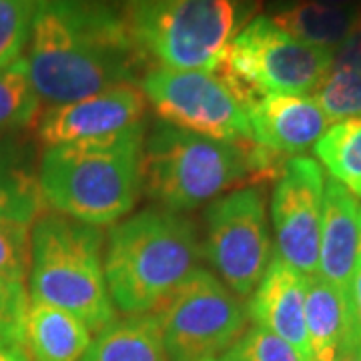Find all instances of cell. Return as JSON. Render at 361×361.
I'll use <instances>...</instances> for the list:
<instances>
[{
    "label": "cell",
    "mask_w": 361,
    "mask_h": 361,
    "mask_svg": "<svg viewBox=\"0 0 361 361\" xmlns=\"http://www.w3.org/2000/svg\"><path fill=\"white\" fill-rule=\"evenodd\" d=\"M265 0H127L125 18L142 56L175 71L213 73Z\"/></svg>",
    "instance_id": "cell-6"
},
{
    "label": "cell",
    "mask_w": 361,
    "mask_h": 361,
    "mask_svg": "<svg viewBox=\"0 0 361 361\" xmlns=\"http://www.w3.org/2000/svg\"><path fill=\"white\" fill-rule=\"evenodd\" d=\"M142 147L145 125L104 139L47 147L39 173L44 203L94 227L125 217L142 191Z\"/></svg>",
    "instance_id": "cell-3"
},
{
    "label": "cell",
    "mask_w": 361,
    "mask_h": 361,
    "mask_svg": "<svg viewBox=\"0 0 361 361\" xmlns=\"http://www.w3.org/2000/svg\"><path fill=\"white\" fill-rule=\"evenodd\" d=\"M23 59L35 92L52 106L137 85L151 71L125 13L103 0H39Z\"/></svg>",
    "instance_id": "cell-1"
},
{
    "label": "cell",
    "mask_w": 361,
    "mask_h": 361,
    "mask_svg": "<svg viewBox=\"0 0 361 361\" xmlns=\"http://www.w3.org/2000/svg\"><path fill=\"white\" fill-rule=\"evenodd\" d=\"M203 253L235 295L251 297L271 261L265 185H243L209 203Z\"/></svg>",
    "instance_id": "cell-9"
},
{
    "label": "cell",
    "mask_w": 361,
    "mask_h": 361,
    "mask_svg": "<svg viewBox=\"0 0 361 361\" xmlns=\"http://www.w3.org/2000/svg\"><path fill=\"white\" fill-rule=\"evenodd\" d=\"M305 291L307 275L275 253L257 289L251 293L247 315L255 325L285 339L303 360L315 361L305 323Z\"/></svg>",
    "instance_id": "cell-13"
},
{
    "label": "cell",
    "mask_w": 361,
    "mask_h": 361,
    "mask_svg": "<svg viewBox=\"0 0 361 361\" xmlns=\"http://www.w3.org/2000/svg\"><path fill=\"white\" fill-rule=\"evenodd\" d=\"M141 89L165 125L215 141H255L245 106L213 73L159 66L145 73Z\"/></svg>",
    "instance_id": "cell-10"
},
{
    "label": "cell",
    "mask_w": 361,
    "mask_h": 361,
    "mask_svg": "<svg viewBox=\"0 0 361 361\" xmlns=\"http://www.w3.org/2000/svg\"><path fill=\"white\" fill-rule=\"evenodd\" d=\"M78 361H169L155 315H130L111 323Z\"/></svg>",
    "instance_id": "cell-19"
},
{
    "label": "cell",
    "mask_w": 361,
    "mask_h": 361,
    "mask_svg": "<svg viewBox=\"0 0 361 361\" xmlns=\"http://www.w3.org/2000/svg\"><path fill=\"white\" fill-rule=\"evenodd\" d=\"M323 191L322 167L305 155L289 157L273 187L271 221L277 255L303 275L317 273Z\"/></svg>",
    "instance_id": "cell-11"
},
{
    "label": "cell",
    "mask_w": 361,
    "mask_h": 361,
    "mask_svg": "<svg viewBox=\"0 0 361 361\" xmlns=\"http://www.w3.org/2000/svg\"><path fill=\"white\" fill-rule=\"evenodd\" d=\"M247 115L255 142L283 157H295L313 147L331 123L305 94H265L247 109Z\"/></svg>",
    "instance_id": "cell-14"
},
{
    "label": "cell",
    "mask_w": 361,
    "mask_h": 361,
    "mask_svg": "<svg viewBox=\"0 0 361 361\" xmlns=\"http://www.w3.org/2000/svg\"><path fill=\"white\" fill-rule=\"evenodd\" d=\"M349 299H351V313H353V323H355V331H357V339H360L361 345V245L360 253H357V263H355L353 281H351Z\"/></svg>",
    "instance_id": "cell-29"
},
{
    "label": "cell",
    "mask_w": 361,
    "mask_h": 361,
    "mask_svg": "<svg viewBox=\"0 0 361 361\" xmlns=\"http://www.w3.org/2000/svg\"><path fill=\"white\" fill-rule=\"evenodd\" d=\"M205 361H217V360H205ZM219 361H229V360H227V357H223V360H219Z\"/></svg>",
    "instance_id": "cell-33"
},
{
    "label": "cell",
    "mask_w": 361,
    "mask_h": 361,
    "mask_svg": "<svg viewBox=\"0 0 361 361\" xmlns=\"http://www.w3.org/2000/svg\"><path fill=\"white\" fill-rule=\"evenodd\" d=\"M361 245V203L336 179L323 191L317 275L349 297Z\"/></svg>",
    "instance_id": "cell-15"
},
{
    "label": "cell",
    "mask_w": 361,
    "mask_h": 361,
    "mask_svg": "<svg viewBox=\"0 0 361 361\" xmlns=\"http://www.w3.org/2000/svg\"><path fill=\"white\" fill-rule=\"evenodd\" d=\"M267 18L293 39L336 51L357 18V4L339 6L319 0H275L267 8Z\"/></svg>",
    "instance_id": "cell-17"
},
{
    "label": "cell",
    "mask_w": 361,
    "mask_h": 361,
    "mask_svg": "<svg viewBox=\"0 0 361 361\" xmlns=\"http://www.w3.org/2000/svg\"><path fill=\"white\" fill-rule=\"evenodd\" d=\"M149 101L137 85H118L75 103L51 106L39 123L44 147L94 141L145 125Z\"/></svg>",
    "instance_id": "cell-12"
},
{
    "label": "cell",
    "mask_w": 361,
    "mask_h": 361,
    "mask_svg": "<svg viewBox=\"0 0 361 361\" xmlns=\"http://www.w3.org/2000/svg\"><path fill=\"white\" fill-rule=\"evenodd\" d=\"M305 323L315 361H337L345 357L361 360L351 299L317 273L307 275Z\"/></svg>",
    "instance_id": "cell-16"
},
{
    "label": "cell",
    "mask_w": 361,
    "mask_h": 361,
    "mask_svg": "<svg viewBox=\"0 0 361 361\" xmlns=\"http://www.w3.org/2000/svg\"><path fill=\"white\" fill-rule=\"evenodd\" d=\"M337 361H361L360 357H345V360H337Z\"/></svg>",
    "instance_id": "cell-32"
},
{
    "label": "cell",
    "mask_w": 361,
    "mask_h": 361,
    "mask_svg": "<svg viewBox=\"0 0 361 361\" xmlns=\"http://www.w3.org/2000/svg\"><path fill=\"white\" fill-rule=\"evenodd\" d=\"M30 301L65 310L99 334L116 322L104 277L103 233L94 225L47 213L30 231Z\"/></svg>",
    "instance_id": "cell-5"
},
{
    "label": "cell",
    "mask_w": 361,
    "mask_h": 361,
    "mask_svg": "<svg viewBox=\"0 0 361 361\" xmlns=\"http://www.w3.org/2000/svg\"><path fill=\"white\" fill-rule=\"evenodd\" d=\"M311 94L331 123L361 116V73L357 71L331 66Z\"/></svg>",
    "instance_id": "cell-23"
},
{
    "label": "cell",
    "mask_w": 361,
    "mask_h": 361,
    "mask_svg": "<svg viewBox=\"0 0 361 361\" xmlns=\"http://www.w3.org/2000/svg\"><path fill=\"white\" fill-rule=\"evenodd\" d=\"M201 255L199 233L179 213L147 209L118 223L104 253L113 305L127 315L153 311L199 269Z\"/></svg>",
    "instance_id": "cell-4"
},
{
    "label": "cell",
    "mask_w": 361,
    "mask_h": 361,
    "mask_svg": "<svg viewBox=\"0 0 361 361\" xmlns=\"http://www.w3.org/2000/svg\"><path fill=\"white\" fill-rule=\"evenodd\" d=\"M39 0H0V71L23 59Z\"/></svg>",
    "instance_id": "cell-24"
},
{
    "label": "cell",
    "mask_w": 361,
    "mask_h": 361,
    "mask_svg": "<svg viewBox=\"0 0 361 361\" xmlns=\"http://www.w3.org/2000/svg\"><path fill=\"white\" fill-rule=\"evenodd\" d=\"M90 331L73 313L47 303H30L23 348L30 361H78L90 345Z\"/></svg>",
    "instance_id": "cell-18"
},
{
    "label": "cell",
    "mask_w": 361,
    "mask_h": 361,
    "mask_svg": "<svg viewBox=\"0 0 361 361\" xmlns=\"http://www.w3.org/2000/svg\"><path fill=\"white\" fill-rule=\"evenodd\" d=\"M225 357L229 361H305L285 339L259 325L239 337Z\"/></svg>",
    "instance_id": "cell-25"
},
{
    "label": "cell",
    "mask_w": 361,
    "mask_h": 361,
    "mask_svg": "<svg viewBox=\"0 0 361 361\" xmlns=\"http://www.w3.org/2000/svg\"><path fill=\"white\" fill-rule=\"evenodd\" d=\"M334 66V51L313 47L257 16L221 56L213 75L247 109L265 94H307Z\"/></svg>",
    "instance_id": "cell-7"
},
{
    "label": "cell",
    "mask_w": 361,
    "mask_h": 361,
    "mask_svg": "<svg viewBox=\"0 0 361 361\" xmlns=\"http://www.w3.org/2000/svg\"><path fill=\"white\" fill-rule=\"evenodd\" d=\"M39 179L16 165L13 159L0 155V221H16L30 225L42 209Z\"/></svg>",
    "instance_id": "cell-21"
},
{
    "label": "cell",
    "mask_w": 361,
    "mask_h": 361,
    "mask_svg": "<svg viewBox=\"0 0 361 361\" xmlns=\"http://www.w3.org/2000/svg\"><path fill=\"white\" fill-rule=\"evenodd\" d=\"M169 361L213 360L243 334L247 311L231 289L205 269L153 310Z\"/></svg>",
    "instance_id": "cell-8"
},
{
    "label": "cell",
    "mask_w": 361,
    "mask_h": 361,
    "mask_svg": "<svg viewBox=\"0 0 361 361\" xmlns=\"http://www.w3.org/2000/svg\"><path fill=\"white\" fill-rule=\"evenodd\" d=\"M39 94L35 92L25 59L0 71V130L23 129L39 113Z\"/></svg>",
    "instance_id": "cell-22"
},
{
    "label": "cell",
    "mask_w": 361,
    "mask_h": 361,
    "mask_svg": "<svg viewBox=\"0 0 361 361\" xmlns=\"http://www.w3.org/2000/svg\"><path fill=\"white\" fill-rule=\"evenodd\" d=\"M30 225L0 221V277L23 281L30 269Z\"/></svg>",
    "instance_id": "cell-26"
},
{
    "label": "cell",
    "mask_w": 361,
    "mask_h": 361,
    "mask_svg": "<svg viewBox=\"0 0 361 361\" xmlns=\"http://www.w3.org/2000/svg\"><path fill=\"white\" fill-rule=\"evenodd\" d=\"M287 159L255 141H215L163 123L142 147L141 185L151 201L180 213L207 205L233 187L277 180Z\"/></svg>",
    "instance_id": "cell-2"
},
{
    "label": "cell",
    "mask_w": 361,
    "mask_h": 361,
    "mask_svg": "<svg viewBox=\"0 0 361 361\" xmlns=\"http://www.w3.org/2000/svg\"><path fill=\"white\" fill-rule=\"evenodd\" d=\"M357 6H360V11H361V2H360V4H357Z\"/></svg>",
    "instance_id": "cell-34"
},
{
    "label": "cell",
    "mask_w": 361,
    "mask_h": 361,
    "mask_svg": "<svg viewBox=\"0 0 361 361\" xmlns=\"http://www.w3.org/2000/svg\"><path fill=\"white\" fill-rule=\"evenodd\" d=\"M336 68H351L361 73V11L357 6V18L351 26L345 40L334 51Z\"/></svg>",
    "instance_id": "cell-28"
},
{
    "label": "cell",
    "mask_w": 361,
    "mask_h": 361,
    "mask_svg": "<svg viewBox=\"0 0 361 361\" xmlns=\"http://www.w3.org/2000/svg\"><path fill=\"white\" fill-rule=\"evenodd\" d=\"M28 295L25 283L0 277V343L23 345Z\"/></svg>",
    "instance_id": "cell-27"
},
{
    "label": "cell",
    "mask_w": 361,
    "mask_h": 361,
    "mask_svg": "<svg viewBox=\"0 0 361 361\" xmlns=\"http://www.w3.org/2000/svg\"><path fill=\"white\" fill-rule=\"evenodd\" d=\"M0 361H30L23 345L0 343Z\"/></svg>",
    "instance_id": "cell-30"
},
{
    "label": "cell",
    "mask_w": 361,
    "mask_h": 361,
    "mask_svg": "<svg viewBox=\"0 0 361 361\" xmlns=\"http://www.w3.org/2000/svg\"><path fill=\"white\" fill-rule=\"evenodd\" d=\"M315 155L355 197H361V116L334 123L315 142Z\"/></svg>",
    "instance_id": "cell-20"
},
{
    "label": "cell",
    "mask_w": 361,
    "mask_h": 361,
    "mask_svg": "<svg viewBox=\"0 0 361 361\" xmlns=\"http://www.w3.org/2000/svg\"><path fill=\"white\" fill-rule=\"evenodd\" d=\"M319 2H327V4H339V6H348L353 0H319Z\"/></svg>",
    "instance_id": "cell-31"
}]
</instances>
